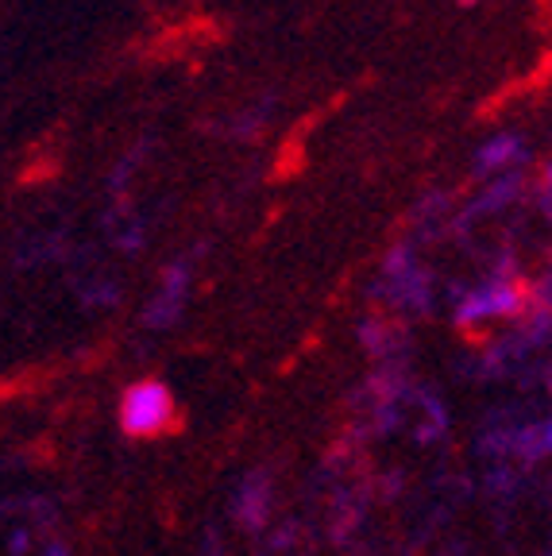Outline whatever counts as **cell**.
<instances>
[{
    "label": "cell",
    "mask_w": 552,
    "mask_h": 556,
    "mask_svg": "<svg viewBox=\"0 0 552 556\" xmlns=\"http://www.w3.org/2000/svg\"><path fill=\"white\" fill-rule=\"evenodd\" d=\"M174 421V399L166 391L163 382L155 379H143L136 387L124 391V402H121V426L124 433L131 437H159L166 433Z\"/></svg>",
    "instance_id": "obj_1"
},
{
    "label": "cell",
    "mask_w": 552,
    "mask_h": 556,
    "mask_svg": "<svg viewBox=\"0 0 552 556\" xmlns=\"http://www.w3.org/2000/svg\"><path fill=\"white\" fill-rule=\"evenodd\" d=\"M522 305V290L518 282H510V278H494L487 287H479L472 298H464L460 305V321L464 325H475L484 321V317H506Z\"/></svg>",
    "instance_id": "obj_2"
},
{
    "label": "cell",
    "mask_w": 552,
    "mask_h": 556,
    "mask_svg": "<svg viewBox=\"0 0 552 556\" xmlns=\"http://www.w3.org/2000/svg\"><path fill=\"white\" fill-rule=\"evenodd\" d=\"M518 155H522V139L518 136H494L491 143H484V148H479L475 166H479V170H502V166H510Z\"/></svg>",
    "instance_id": "obj_3"
},
{
    "label": "cell",
    "mask_w": 552,
    "mask_h": 556,
    "mask_svg": "<svg viewBox=\"0 0 552 556\" xmlns=\"http://www.w3.org/2000/svg\"><path fill=\"white\" fill-rule=\"evenodd\" d=\"M27 545H32V538H27L24 530H16V533L9 538V553H12V556H24V553H27Z\"/></svg>",
    "instance_id": "obj_4"
},
{
    "label": "cell",
    "mask_w": 552,
    "mask_h": 556,
    "mask_svg": "<svg viewBox=\"0 0 552 556\" xmlns=\"http://www.w3.org/2000/svg\"><path fill=\"white\" fill-rule=\"evenodd\" d=\"M47 556H70V548L66 545H51V548H47Z\"/></svg>",
    "instance_id": "obj_5"
}]
</instances>
